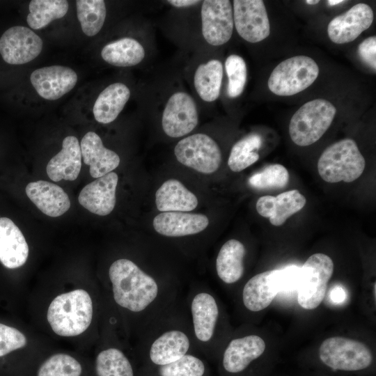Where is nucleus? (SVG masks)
I'll list each match as a JSON object with an SVG mask.
<instances>
[{
    "label": "nucleus",
    "instance_id": "obj_1",
    "mask_svg": "<svg viewBox=\"0 0 376 376\" xmlns=\"http://www.w3.org/2000/svg\"><path fill=\"white\" fill-rule=\"evenodd\" d=\"M136 340L134 350L139 366H162L188 354H199L184 299L173 310L148 327Z\"/></svg>",
    "mask_w": 376,
    "mask_h": 376
},
{
    "label": "nucleus",
    "instance_id": "obj_2",
    "mask_svg": "<svg viewBox=\"0 0 376 376\" xmlns=\"http://www.w3.org/2000/svg\"><path fill=\"white\" fill-rule=\"evenodd\" d=\"M104 308V297L92 289H65L49 301L45 320L54 335L61 338L75 339L97 329Z\"/></svg>",
    "mask_w": 376,
    "mask_h": 376
},
{
    "label": "nucleus",
    "instance_id": "obj_3",
    "mask_svg": "<svg viewBox=\"0 0 376 376\" xmlns=\"http://www.w3.org/2000/svg\"><path fill=\"white\" fill-rule=\"evenodd\" d=\"M184 305L198 352L205 359L218 357L223 315L215 295L205 285H192Z\"/></svg>",
    "mask_w": 376,
    "mask_h": 376
},
{
    "label": "nucleus",
    "instance_id": "obj_4",
    "mask_svg": "<svg viewBox=\"0 0 376 376\" xmlns=\"http://www.w3.org/2000/svg\"><path fill=\"white\" fill-rule=\"evenodd\" d=\"M103 317L100 345L91 360L94 376H139L134 350L119 334L123 330L107 309Z\"/></svg>",
    "mask_w": 376,
    "mask_h": 376
},
{
    "label": "nucleus",
    "instance_id": "obj_5",
    "mask_svg": "<svg viewBox=\"0 0 376 376\" xmlns=\"http://www.w3.org/2000/svg\"><path fill=\"white\" fill-rule=\"evenodd\" d=\"M365 166V159L357 143L348 138L327 147L318 162L320 176L329 183L353 182L361 175Z\"/></svg>",
    "mask_w": 376,
    "mask_h": 376
},
{
    "label": "nucleus",
    "instance_id": "obj_6",
    "mask_svg": "<svg viewBox=\"0 0 376 376\" xmlns=\"http://www.w3.org/2000/svg\"><path fill=\"white\" fill-rule=\"evenodd\" d=\"M336 113V107L327 100L307 102L290 119L289 134L292 141L302 147L315 143L329 129Z\"/></svg>",
    "mask_w": 376,
    "mask_h": 376
},
{
    "label": "nucleus",
    "instance_id": "obj_7",
    "mask_svg": "<svg viewBox=\"0 0 376 376\" xmlns=\"http://www.w3.org/2000/svg\"><path fill=\"white\" fill-rule=\"evenodd\" d=\"M318 356L324 366L335 372H361L373 362V353L365 344L341 336L325 339L320 346Z\"/></svg>",
    "mask_w": 376,
    "mask_h": 376
},
{
    "label": "nucleus",
    "instance_id": "obj_8",
    "mask_svg": "<svg viewBox=\"0 0 376 376\" xmlns=\"http://www.w3.org/2000/svg\"><path fill=\"white\" fill-rule=\"evenodd\" d=\"M319 75L316 62L306 56H296L281 62L272 70L267 86L276 95L290 96L309 87Z\"/></svg>",
    "mask_w": 376,
    "mask_h": 376
},
{
    "label": "nucleus",
    "instance_id": "obj_9",
    "mask_svg": "<svg viewBox=\"0 0 376 376\" xmlns=\"http://www.w3.org/2000/svg\"><path fill=\"white\" fill-rule=\"evenodd\" d=\"M331 258L324 253L311 255L301 267L297 301L302 308H316L322 301L334 272Z\"/></svg>",
    "mask_w": 376,
    "mask_h": 376
},
{
    "label": "nucleus",
    "instance_id": "obj_10",
    "mask_svg": "<svg viewBox=\"0 0 376 376\" xmlns=\"http://www.w3.org/2000/svg\"><path fill=\"white\" fill-rule=\"evenodd\" d=\"M174 154L182 164L205 174L215 172L221 162L218 144L208 135L201 133L180 140L175 146Z\"/></svg>",
    "mask_w": 376,
    "mask_h": 376
},
{
    "label": "nucleus",
    "instance_id": "obj_11",
    "mask_svg": "<svg viewBox=\"0 0 376 376\" xmlns=\"http://www.w3.org/2000/svg\"><path fill=\"white\" fill-rule=\"evenodd\" d=\"M265 340L256 334L230 339L221 350L219 368L222 376H241L263 354Z\"/></svg>",
    "mask_w": 376,
    "mask_h": 376
},
{
    "label": "nucleus",
    "instance_id": "obj_12",
    "mask_svg": "<svg viewBox=\"0 0 376 376\" xmlns=\"http://www.w3.org/2000/svg\"><path fill=\"white\" fill-rule=\"evenodd\" d=\"M22 376H94L91 360L70 351L45 352Z\"/></svg>",
    "mask_w": 376,
    "mask_h": 376
},
{
    "label": "nucleus",
    "instance_id": "obj_13",
    "mask_svg": "<svg viewBox=\"0 0 376 376\" xmlns=\"http://www.w3.org/2000/svg\"><path fill=\"white\" fill-rule=\"evenodd\" d=\"M233 22L237 33L247 42L255 43L267 38L270 24L261 0H234Z\"/></svg>",
    "mask_w": 376,
    "mask_h": 376
},
{
    "label": "nucleus",
    "instance_id": "obj_14",
    "mask_svg": "<svg viewBox=\"0 0 376 376\" xmlns=\"http://www.w3.org/2000/svg\"><path fill=\"white\" fill-rule=\"evenodd\" d=\"M42 45V39L34 31L24 26H14L0 38V54L8 64L22 65L36 58Z\"/></svg>",
    "mask_w": 376,
    "mask_h": 376
},
{
    "label": "nucleus",
    "instance_id": "obj_15",
    "mask_svg": "<svg viewBox=\"0 0 376 376\" xmlns=\"http://www.w3.org/2000/svg\"><path fill=\"white\" fill-rule=\"evenodd\" d=\"M202 33L207 43L222 45L230 39L234 22L228 0H206L201 7Z\"/></svg>",
    "mask_w": 376,
    "mask_h": 376
},
{
    "label": "nucleus",
    "instance_id": "obj_16",
    "mask_svg": "<svg viewBox=\"0 0 376 376\" xmlns=\"http://www.w3.org/2000/svg\"><path fill=\"white\" fill-rule=\"evenodd\" d=\"M198 122L197 108L193 98L185 92L173 93L162 113V125L165 134L173 138L185 136L196 127Z\"/></svg>",
    "mask_w": 376,
    "mask_h": 376
},
{
    "label": "nucleus",
    "instance_id": "obj_17",
    "mask_svg": "<svg viewBox=\"0 0 376 376\" xmlns=\"http://www.w3.org/2000/svg\"><path fill=\"white\" fill-rule=\"evenodd\" d=\"M373 17L370 6L359 3L330 21L327 26L328 36L336 44L350 42L370 26Z\"/></svg>",
    "mask_w": 376,
    "mask_h": 376
},
{
    "label": "nucleus",
    "instance_id": "obj_18",
    "mask_svg": "<svg viewBox=\"0 0 376 376\" xmlns=\"http://www.w3.org/2000/svg\"><path fill=\"white\" fill-rule=\"evenodd\" d=\"M30 80L41 97L55 100L75 86L77 75L68 67L54 65L35 70L30 76Z\"/></svg>",
    "mask_w": 376,
    "mask_h": 376
},
{
    "label": "nucleus",
    "instance_id": "obj_19",
    "mask_svg": "<svg viewBox=\"0 0 376 376\" xmlns=\"http://www.w3.org/2000/svg\"><path fill=\"white\" fill-rule=\"evenodd\" d=\"M118 176L110 172L86 185L79 193V203L89 212L100 216L110 214L116 205Z\"/></svg>",
    "mask_w": 376,
    "mask_h": 376
},
{
    "label": "nucleus",
    "instance_id": "obj_20",
    "mask_svg": "<svg viewBox=\"0 0 376 376\" xmlns=\"http://www.w3.org/2000/svg\"><path fill=\"white\" fill-rule=\"evenodd\" d=\"M305 196L297 189L289 190L276 196L260 197L256 204L258 213L274 226L283 225L288 218L300 211L306 205Z\"/></svg>",
    "mask_w": 376,
    "mask_h": 376
},
{
    "label": "nucleus",
    "instance_id": "obj_21",
    "mask_svg": "<svg viewBox=\"0 0 376 376\" xmlns=\"http://www.w3.org/2000/svg\"><path fill=\"white\" fill-rule=\"evenodd\" d=\"M208 224L209 219L205 214L185 212H164L153 219L155 231L169 237L198 234L204 230Z\"/></svg>",
    "mask_w": 376,
    "mask_h": 376
},
{
    "label": "nucleus",
    "instance_id": "obj_22",
    "mask_svg": "<svg viewBox=\"0 0 376 376\" xmlns=\"http://www.w3.org/2000/svg\"><path fill=\"white\" fill-rule=\"evenodd\" d=\"M29 247L25 237L14 222L0 218V262L8 269L22 267L28 259Z\"/></svg>",
    "mask_w": 376,
    "mask_h": 376
},
{
    "label": "nucleus",
    "instance_id": "obj_23",
    "mask_svg": "<svg viewBox=\"0 0 376 376\" xmlns=\"http://www.w3.org/2000/svg\"><path fill=\"white\" fill-rule=\"evenodd\" d=\"M25 191L34 205L49 217H60L70 207L68 195L61 187L52 182H31L26 185Z\"/></svg>",
    "mask_w": 376,
    "mask_h": 376
},
{
    "label": "nucleus",
    "instance_id": "obj_24",
    "mask_svg": "<svg viewBox=\"0 0 376 376\" xmlns=\"http://www.w3.org/2000/svg\"><path fill=\"white\" fill-rule=\"evenodd\" d=\"M81 157L90 167V174L98 178L116 169L120 164L118 155L103 146L101 138L94 132H87L81 141Z\"/></svg>",
    "mask_w": 376,
    "mask_h": 376
},
{
    "label": "nucleus",
    "instance_id": "obj_25",
    "mask_svg": "<svg viewBox=\"0 0 376 376\" xmlns=\"http://www.w3.org/2000/svg\"><path fill=\"white\" fill-rule=\"evenodd\" d=\"M81 152L78 139L74 136H66L62 149L47 165V173L54 181L75 180L81 168Z\"/></svg>",
    "mask_w": 376,
    "mask_h": 376
},
{
    "label": "nucleus",
    "instance_id": "obj_26",
    "mask_svg": "<svg viewBox=\"0 0 376 376\" xmlns=\"http://www.w3.org/2000/svg\"><path fill=\"white\" fill-rule=\"evenodd\" d=\"M246 249L239 240L230 239L220 248L215 261L216 273L225 284L237 283L244 273Z\"/></svg>",
    "mask_w": 376,
    "mask_h": 376
},
{
    "label": "nucleus",
    "instance_id": "obj_27",
    "mask_svg": "<svg viewBox=\"0 0 376 376\" xmlns=\"http://www.w3.org/2000/svg\"><path fill=\"white\" fill-rule=\"evenodd\" d=\"M272 270L257 274L250 278L242 290L244 308L251 312L264 310L279 293L272 279Z\"/></svg>",
    "mask_w": 376,
    "mask_h": 376
},
{
    "label": "nucleus",
    "instance_id": "obj_28",
    "mask_svg": "<svg viewBox=\"0 0 376 376\" xmlns=\"http://www.w3.org/2000/svg\"><path fill=\"white\" fill-rule=\"evenodd\" d=\"M197 197L179 180L165 181L155 193V204L160 212H189L198 205Z\"/></svg>",
    "mask_w": 376,
    "mask_h": 376
},
{
    "label": "nucleus",
    "instance_id": "obj_29",
    "mask_svg": "<svg viewBox=\"0 0 376 376\" xmlns=\"http://www.w3.org/2000/svg\"><path fill=\"white\" fill-rule=\"evenodd\" d=\"M206 359L191 353L182 358L158 366H139V376H210Z\"/></svg>",
    "mask_w": 376,
    "mask_h": 376
},
{
    "label": "nucleus",
    "instance_id": "obj_30",
    "mask_svg": "<svg viewBox=\"0 0 376 376\" xmlns=\"http://www.w3.org/2000/svg\"><path fill=\"white\" fill-rule=\"evenodd\" d=\"M130 97L124 84L116 82L105 88L98 95L93 108L95 119L100 123H111L118 117Z\"/></svg>",
    "mask_w": 376,
    "mask_h": 376
},
{
    "label": "nucleus",
    "instance_id": "obj_31",
    "mask_svg": "<svg viewBox=\"0 0 376 376\" xmlns=\"http://www.w3.org/2000/svg\"><path fill=\"white\" fill-rule=\"evenodd\" d=\"M101 56L110 65L130 67L143 61L145 50L136 40L125 37L106 45L101 51Z\"/></svg>",
    "mask_w": 376,
    "mask_h": 376
},
{
    "label": "nucleus",
    "instance_id": "obj_32",
    "mask_svg": "<svg viewBox=\"0 0 376 376\" xmlns=\"http://www.w3.org/2000/svg\"><path fill=\"white\" fill-rule=\"evenodd\" d=\"M223 65L220 61L212 59L199 65L195 72L194 84L200 97L205 102L216 100L220 94Z\"/></svg>",
    "mask_w": 376,
    "mask_h": 376
},
{
    "label": "nucleus",
    "instance_id": "obj_33",
    "mask_svg": "<svg viewBox=\"0 0 376 376\" xmlns=\"http://www.w3.org/2000/svg\"><path fill=\"white\" fill-rule=\"evenodd\" d=\"M68 8V1L65 0H32L29 3L27 23L33 29H42L53 20L64 17Z\"/></svg>",
    "mask_w": 376,
    "mask_h": 376
},
{
    "label": "nucleus",
    "instance_id": "obj_34",
    "mask_svg": "<svg viewBox=\"0 0 376 376\" xmlns=\"http://www.w3.org/2000/svg\"><path fill=\"white\" fill-rule=\"evenodd\" d=\"M262 143V137L257 133H251L236 142L228 159L230 169L233 172H240L256 162Z\"/></svg>",
    "mask_w": 376,
    "mask_h": 376
},
{
    "label": "nucleus",
    "instance_id": "obj_35",
    "mask_svg": "<svg viewBox=\"0 0 376 376\" xmlns=\"http://www.w3.org/2000/svg\"><path fill=\"white\" fill-rule=\"evenodd\" d=\"M77 15L82 31L87 36H94L102 28L107 15L103 0L76 1Z\"/></svg>",
    "mask_w": 376,
    "mask_h": 376
},
{
    "label": "nucleus",
    "instance_id": "obj_36",
    "mask_svg": "<svg viewBox=\"0 0 376 376\" xmlns=\"http://www.w3.org/2000/svg\"><path fill=\"white\" fill-rule=\"evenodd\" d=\"M289 178L288 171L285 166L280 164H273L252 175L249 178V184L257 189H278L285 187Z\"/></svg>",
    "mask_w": 376,
    "mask_h": 376
},
{
    "label": "nucleus",
    "instance_id": "obj_37",
    "mask_svg": "<svg viewBox=\"0 0 376 376\" xmlns=\"http://www.w3.org/2000/svg\"><path fill=\"white\" fill-rule=\"evenodd\" d=\"M25 333L19 329L0 322V358L19 350H29L41 354L45 351L38 350L32 344Z\"/></svg>",
    "mask_w": 376,
    "mask_h": 376
},
{
    "label": "nucleus",
    "instance_id": "obj_38",
    "mask_svg": "<svg viewBox=\"0 0 376 376\" xmlns=\"http://www.w3.org/2000/svg\"><path fill=\"white\" fill-rule=\"evenodd\" d=\"M225 68L228 79V95L230 98L237 97L243 92L246 81V63L241 56L231 54L226 60Z\"/></svg>",
    "mask_w": 376,
    "mask_h": 376
},
{
    "label": "nucleus",
    "instance_id": "obj_39",
    "mask_svg": "<svg viewBox=\"0 0 376 376\" xmlns=\"http://www.w3.org/2000/svg\"><path fill=\"white\" fill-rule=\"evenodd\" d=\"M301 267L288 266L281 269H273L272 279L279 293L297 292L300 281Z\"/></svg>",
    "mask_w": 376,
    "mask_h": 376
},
{
    "label": "nucleus",
    "instance_id": "obj_40",
    "mask_svg": "<svg viewBox=\"0 0 376 376\" xmlns=\"http://www.w3.org/2000/svg\"><path fill=\"white\" fill-rule=\"evenodd\" d=\"M361 60L375 71L376 69V37L370 36L361 42L358 47Z\"/></svg>",
    "mask_w": 376,
    "mask_h": 376
},
{
    "label": "nucleus",
    "instance_id": "obj_41",
    "mask_svg": "<svg viewBox=\"0 0 376 376\" xmlns=\"http://www.w3.org/2000/svg\"><path fill=\"white\" fill-rule=\"evenodd\" d=\"M329 297L333 303L341 304L346 299L345 290L340 285L335 286L330 290Z\"/></svg>",
    "mask_w": 376,
    "mask_h": 376
},
{
    "label": "nucleus",
    "instance_id": "obj_42",
    "mask_svg": "<svg viewBox=\"0 0 376 376\" xmlns=\"http://www.w3.org/2000/svg\"><path fill=\"white\" fill-rule=\"evenodd\" d=\"M167 2L175 7L183 8L196 5L201 1L198 0H169Z\"/></svg>",
    "mask_w": 376,
    "mask_h": 376
},
{
    "label": "nucleus",
    "instance_id": "obj_43",
    "mask_svg": "<svg viewBox=\"0 0 376 376\" xmlns=\"http://www.w3.org/2000/svg\"><path fill=\"white\" fill-rule=\"evenodd\" d=\"M342 2H344V1H341V0H329L328 1V3L330 6H335Z\"/></svg>",
    "mask_w": 376,
    "mask_h": 376
},
{
    "label": "nucleus",
    "instance_id": "obj_44",
    "mask_svg": "<svg viewBox=\"0 0 376 376\" xmlns=\"http://www.w3.org/2000/svg\"><path fill=\"white\" fill-rule=\"evenodd\" d=\"M306 3L307 4L314 5V4L318 3L319 1L318 0H315V1H313V0H307V1H306Z\"/></svg>",
    "mask_w": 376,
    "mask_h": 376
}]
</instances>
